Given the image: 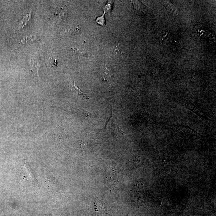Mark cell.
Masks as SVG:
<instances>
[{
    "instance_id": "obj_8",
    "label": "cell",
    "mask_w": 216,
    "mask_h": 216,
    "mask_svg": "<svg viewBox=\"0 0 216 216\" xmlns=\"http://www.w3.org/2000/svg\"><path fill=\"white\" fill-rule=\"evenodd\" d=\"M47 63L50 67H54V66H57V61L55 59L51 56H49V58L48 59Z\"/></svg>"
},
{
    "instance_id": "obj_4",
    "label": "cell",
    "mask_w": 216,
    "mask_h": 216,
    "mask_svg": "<svg viewBox=\"0 0 216 216\" xmlns=\"http://www.w3.org/2000/svg\"><path fill=\"white\" fill-rule=\"evenodd\" d=\"M31 12L25 15L24 17L21 21L20 23H19V25L18 26V29H22L28 23L31 19Z\"/></svg>"
},
{
    "instance_id": "obj_2",
    "label": "cell",
    "mask_w": 216,
    "mask_h": 216,
    "mask_svg": "<svg viewBox=\"0 0 216 216\" xmlns=\"http://www.w3.org/2000/svg\"><path fill=\"white\" fill-rule=\"evenodd\" d=\"M99 73L103 78V81H108L112 77V72L111 69L106 65L101 66Z\"/></svg>"
},
{
    "instance_id": "obj_1",
    "label": "cell",
    "mask_w": 216,
    "mask_h": 216,
    "mask_svg": "<svg viewBox=\"0 0 216 216\" xmlns=\"http://www.w3.org/2000/svg\"><path fill=\"white\" fill-rule=\"evenodd\" d=\"M101 130L109 131L115 134H117L119 132L124 134V132L122 131L119 125L114 116L112 110H111V116L109 119L106 123L104 128L101 129Z\"/></svg>"
},
{
    "instance_id": "obj_6",
    "label": "cell",
    "mask_w": 216,
    "mask_h": 216,
    "mask_svg": "<svg viewBox=\"0 0 216 216\" xmlns=\"http://www.w3.org/2000/svg\"><path fill=\"white\" fill-rule=\"evenodd\" d=\"M35 37L34 36H25L23 39L21 40V43L23 44H27L28 43L34 41L35 40Z\"/></svg>"
},
{
    "instance_id": "obj_5",
    "label": "cell",
    "mask_w": 216,
    "mask_h": 216,
    "mask_svg": "<svg viewBox=\"0 0 216 216\" xmlns=\"http://www.w3.org/2000/svg\"><path fill=\"white\" fill-rule=\"evenodd\" d=\"M73 88L74 91H75V92L77 94H78L79 96L81 97L82 99H89V96L87 94L82 93V92L81 91L79 88H78V86H77V85L76 84L74 80V81H73Z\"/></svg>"
},
{
    "instance_id": "obj_7",
    "label": "cell",
    "mask_w": 216,
    "mask_h": 216,
    "mask_svg": "<svg viewBox=\"0 0 216 216\" xmlns=\"http://www.w3.org/2000/svg\"><path fill=\"white\" fill-rule=\"evenodd\" d=\"M69 31L70 34L77 33L80 31V28L78 25H73L70 26L69 28Z\"/></svg>"
},
{
    "instance_id": "obj_9",
    "label": "cell",
    "mask_w": 216,
    "mask_h": 216,
    "mask_svg": "<svg viewBox=\"0 0 216 216\" xmlns=\"http://www.w3.org/2000/svg\"><path fill=\"white\" fill-rule=\"evenodd\" d=\"M104 13L102 16L99 17L97 18L96 20L97 23L102 26H104L105 25V19H104Z\"/></svg>"
},
{
    "instance_id": "obj_3",
    "label": "cell",
    "mask_w": 216,
    "mask_h": 216,
    "mask_svg": "<svg viewBox=\"0 0 216 216\" xmlns=\"http://www.w3.org/2000/svg\"><path fill=\"white\" fill-rule=\"evenodd\" d=\"M30 65L31 66V71L37 74L38 77H39L38 71L40 67V64L38 61L36 59H31Z\"/></svg>"
}]
</instances>
